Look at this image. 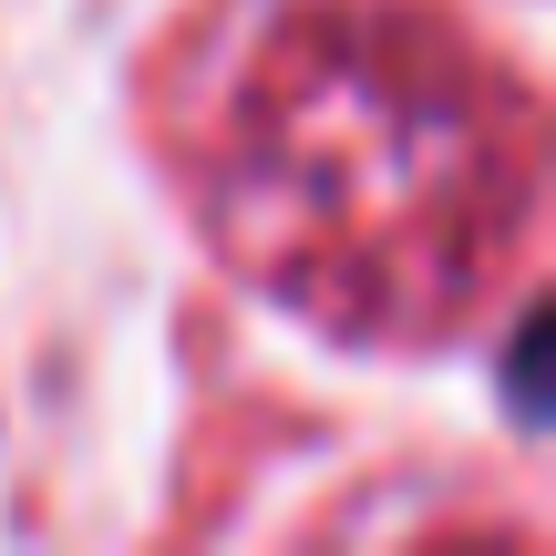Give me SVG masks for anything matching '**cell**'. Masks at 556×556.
Listing matches in <instances>:
<instances>
[{
	"label": "cell",
	"instance_id": "1",
	"mask_svg": "<svg viewBox=\"0 0 556 556\" xmlns=\"http://www.w3.org/2000/svg\"><path fill=\"white\" fill-rule=\"evenodd\" d=\"M206 217L319 330L454 340L536 238V103L433 11L309 0L227 62Z\"/></svg>",
	"mask_w": 556,
	"mask_h": 556
}]
</instances>
